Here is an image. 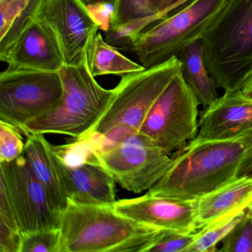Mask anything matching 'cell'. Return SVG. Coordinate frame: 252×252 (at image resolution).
<instances>
[{
    "instance_id": "13",
    "label": "cell",
    "mask_w": 252,
    "mask_h": 252,
    "mask_svg": "<svg viewBox=\"0 0 252 252\" xmlns=\"http://www.w3.org/2000/svg\"><path fill=\"white\" fill-rule=\"evenodd\" d=\"M0 60L10 70L60 72L65 65L54 36L36 18L25 27Z\"/></svg>"
},
{
    "instance_id": "21",
    "label": "cell",
    "mask_w": 252,
    "mask_h": 252,
    "mask_svg": "<svg viewBox=\"0 0 252 252\" xmlns=\"http://www.w3.org/2000/svg\"><path fill=\"white\" fill-rule=\"evenodd\" d=\"M246 208L235 211L197 231L195 240L189 246L186 252H215L217 245L225 238V236L241 219Z\"/></svg>"
},
{
    "instance_id": "7",
    "label": "cell",
    "mask_w": 252,
    "mask_h": 252,
    "mask_svg": "<svg viewBox=\"0 0 252 252\" xmlns=\"http://www.w3.org/2000/svg\"><path fill=\"white\" fill-rule=\"evenodd\" d=\"M199 104L181 70L157 98L138 132L171 156L197 136Z\"/></svg>"
},
{
    "instance_id": "19",
    "label": "cell",
    "mask_w": 252,
    "mask_h": 252,
    "mask_svg": "<svg viewBox=\"0 0 252 252\" xmlns=\"http://www.w3.org/2000/svg\"><path fill=\"white\" fill-rule=\"evenodd\" d=\"M88 69L94 77L104 75L124 76L141 71L145 67L125 57L120 50L109 44L101 33L93 35L86 51Z\"/></svg>"
},
{
    "instance_id": "33",
    "label": "cell",
    "mask_w": 252,
    "mask_h": 252,
    "mask_svg": "<svg viewBox=\"0 0 252 252\" xmlns=\"http://www.w3.org/2000/svg\"><path fill=\"white\" fill-rule=\"evenodd\" d=\"M179 0H169V6H170V5H173V4H175V2H178ZM168 6V7H169ZM167 7V8H168Z\"/></svg>"
},
{
    "instance_id": "5",
    "label": "cell",
    "mask_w": 252,
    "mask_h": 252,
    "mask_svg": "<svg viewBox=\"0 0 252 252\" xmlns=\"http://www.w3.org/2000/svg\"><path fill=\"white\" fill-rule=\"evenodd\" d=\"M181 70L177 57L141 71L122 76L92 132L119 141L138 132L154 103Z\"/></svg>"
},
{
    "instance_id": "22",
    "label": "cell",
    "mask_w": 252,
    "mask_h": 252,
    "mask_svg": "<svg viewBox=\"0 0 252 252\" xmlns=\"http://www.w3.org/2000/svg\"><path fill=\"white\" fill-rule=\"evenodd\" d=\"M222 252H252V202L241 219L221 241Z\"/></svg>"
},
{
    "instance_id": "26",
    "label": "cell",
    "mask_w": 252,
    "mask_h": 252,
    "mask_svg": "<svg viewBox=\"0 0 252 252\" xmlns=\"http://www.w3.org/2000/svg\"><path fill=\"white\" fill-rule=\"evenodd\" d=\"M114 5L115 14L112 26L158 13L150 0H115Z\"/></svg>"
},
{
    "instance_id": "16",
    "label": "cell",
    "mask_w": 252,
    "mask_h": 252,
    "mask_svg": "<svg viewBox=\"0 0 252 252\" xmlns=\"http://www.w3.org/2000/svg\"><path fill=\"white\" fill-rule=\"evenodd\" d=\"M252 202V177L231 181L195 199L197 231L226 215L247 207Z\"/></svg>"
},
{
    "instance_id": "17",
    "label": "cell",
    "mask_w": 252,
    "mask_h": 252,
    "mask_svg": "<svg viewBox=\"0 0 252 252\" xmlns=\"http://www.w3.org/2000/svg\"><path fill=\"white\" fill-rule=\"evenodd\" d=\"M23 154L46 189L54 206L63 212L68 205L69 200L51 158L49 142L42 134L28 135Z\"/></svg>"
},
{
    "instance_id": "25",
    "label": "cell",
    "mask_w": 252,
    "mask_h": 252,
    "mask_svg": "<svg viewBox=\"0 0 252 252\" xmlns=\"http://www.w3.org/2000/svg\"><path fill=\"white\" fill-rule=\"evenodd\" d=\"M196 232L183 233L163 230L147 252H186L195 240Z\"/></svg>"
},
{
    "instance_id": "29",
    "label": "cell",
    "mask_w": 252,
    "mask_h": 252,
    "mask_svg": "<svg viewBox=\"0 0 252 252\" xmlns=\"http://www.w3.org/2000/svg\"><path fill=\"white\" fill-rule=\"evenodd\" d=\"M191 1H192V0H179L178 2H175V4H173V5L168 7V8H166V9L156 13V14H155V17H156V21H160V20H163V19H165L166 17H169V15L173 14V13L179 11L180 9H181V8H184V6H186L187 4L189 3Z\"/></svg>"
},
{
    "instance_id": "12",
    "label": "cell",
    "mask_w": 252,
    "mask_h": 252,
    "mask_svg": "<svg viewBox=\"0 0 252 252\" xmlns=\"http://www.w3.org/2000/svg\"><path fill=\"white\" fill-rule=\"evenodd\" d=\"M115 209L125 216L144 225L159 229L183 233L197 231L195 219V199L156 196L116 200Z\"/></svg>"
},
{
    "instance_id": "23",
    "label": "cell",
    "mask_w": 252,
    "mask_h": 252,
    "mask_svg": "<svg viewBox=\"0 0 252 252\" xmlns=\"http://www.w3.org/2000/svg\"><path fill=\"white\" fill-rule=\"evenodd\" d=\"M60 228L36 230L22 234L20 252H60Z\"/></svg>"
},
{
    "instance_id": "28",
    "label": "cell",
    "mask_w": 252,
    "mask_h": 252,
    "mask_svg": "<svg viewBox=\"0 0 252 252\" xmlns=\"http://www.w3.org/2000/svg\"><path fill=\"white\" fill-rule=\"evenodd\" d=\"M21 237L20 231L0 224V252H20Z\"/></svg>"
},
{
    "instance_id": "32",
    "label": "cell",
    "mask_w": 252,
    "mask_h": 252,
    "mask_svg": "<svg viewBox=\"0 0 252 252\" xmlns=\"http://www.w3.org/2000/svg\"><path fill=\"white\" fill-rule=\"evenodd\" d=\"M84 1H85L87 5L88 4L96 3V2H111L115 3V0H84Z\"/></svg>"
},
{
    "instance_id": "8",
    "label": "cell",
    "mask_w": 252,
    "mask_h": 252,
    "mask_svg": "<svg viewBox=\"0 0 252 252\" xmlns=\"http://www.w3.org/2000/svg\"><path fill=\"white\" fill-rule=\"evenodd\" d=\"M63 95L60 72L6 69L0 74V121L22 131L55 109Z\"/></svg>"
},
{
    "instance_id": "24",
    "label": "cell",
    "mask_w": 252,
    "mask_h": 252,
    "mask_svg": "<svg viewBox=\"0 0 252 252\" xmlns=\"http://www.w3.org/2000/svg\"><path fill=\"white\" fill-rule=\"evenodd\" d=\"M20 131L16 126L0 121V162L12 161L24 153L26 143Z\"/></svg>"
},
{
    "instance_id": "20",
    "label": "cell",
    "mask_w": 252,
    "mask_h": 252,
    "mask_svg": "<svg viewBox=\"0 0 252 252\" xmlns=\"http://www.w3.org/2000/svg\"><path fill=\"white\" fill-rule=\"evenodd\" d=\"M47 0H5L0 2V56L36 16Z\"/></svg>"
},
{
    "instance_id": "27",
    "label": "cell",
    "mask_w": 252,
    "mask_h": 252,
    "mask_svg": "<svg viewBox=\"0 0 252 252\" xmlns=\"http://www.w3.org/2000/svg\"><path fill=\"white\" fill-rule=\"evenodd\" d=\"M88 8L93 20L98 25L99 30L107 32L111 27L115 14L114 2H99L88 4Z\"/></svg>"
},
{
    "instance_id": "18",
    "label": "cell",
    "mask_w": 252,
    "mask_h": 252,
    "mask_svg": "<svg viewBox=\"0 0 252 252\" xmlns=\"http://www.w3.org/2000/svg\"><path fill=\"white\" fill-rule=\"evenodd\" d=\"M181 63L183 76L199 104L209 107L218 98V85L209 73L203 55L202 40L184 48L178 55Z\"/></svg>"
},
{
    "instance_id": "10",
    "label": "cell",
    "mask_w": 252,
    "mask_h": 252,
    "mask_svg": "<svg viewBox=\"0 0 252 252\" xmlns=\"http://www.w3.org/2000/svg\"><path fill=\"white\" fill-rule=\"evenodd\" d=\"M0 187L9 198L21 234L60 228L62 212L54 206L24 154L12 161L0 162Z\"/></svg>"
},
{
    "instance_id": "3",
    "label": "cell",
    "mask_w": 252,
    "mask_h": 252,
    "mask_svg": "<svg viewBox=\"0 0 252 252\" xmlns=\"http://www.w3.org/2000/svg\"><path fill=\"white\" fill-rule=\"evenodd\" d=\"M202 45L205 64L218 88L241 91L252 76V0H228Z\"/></svg>"
},
{
    "instance_id": "4",
    "label": "cell",
    "mask_w": 252,
    "mask_h": 252,
    "mask_svg": "<svg viewBox=\"0 0 252 252\" xmlns=\"http://www.w3.org/2000/svg\"><path fill=\"white\" fill-rule=\"evenodd\" d=\"M63 85L60 104L44 116L26 124L22 132L60 134L80 138L92 132L107 109L114 89H105L95 80L87 64L64 65L60 71Z\"/></svg>"
},
{
    "instance_id": "2",
    "label": "cell",
    "mask_w": 252,
    "mask_h": 252,
    "mask_svg": "<svg viewBox=\"0 0 252 252\" xmlns=\"http://www.w3.org/2000/svg\"><path fill=\"white\" fill-rule=\"evenodd\" d=\"M163 230L125 216L113 205L69 200L62 212L60 252H147Z\"/></svg>"
},
{
    "instance_id": "30",
    "label": "cell",
    "mask_w": 252,
    "mask_h": 252,
    "mask_svg": "<svg viewBox=\"0 0 252 252\" xmlns=\"http://www.w3.org/2000/svg\"><path fill=\"white\" fill-rule=\"evenodd\" d=\"M150 2L158 12L166 9L169 5V0H150Z\"/></svg>"
},
{
    "instance_id": "15",
    "label": "cell",
    "mask_w": 252,
    "mask_h": 252,
    "mask_svg": "<svg viewBox=\"0 0 252 252\" xmlns=\"http://www.w3.org/2000/svg\"><path fill=\"white\" fill-rule=\"evenodd\" d=\"M49 151L69 200L84 204H114L116 181L99 163L69 166L53 151L51 143Z\"/></svg>"
},
{
    "instance_id": "9",
    "label": "cell",
    "mask_w": 252,
    "mask_h": 252,
    "mask_svg": "<svg viewBox=\"0 0 252 252\" xmlns=\"http://www.w3.org/2000/svg\"><path fill=\"white\" fill-rule=\"evenodd\" d=\"M96 157L122 188L136 194L151 189L172 161L170 155L140 132L124 137Z\"/></svg>"
},
{
    "instance_id": "31",
    "label": "cell",
    "mask_w": 252,
    "mask_h": 252,
    "mask_svg": "<svg viewBox=\"0 0 252 252\" xmlns=\"http://www.w3.org/2000/svg\"><path fill=\"white\" fill-rule=\"evenodd\" d=\"M241 91L244 95L252 99V76L245 84Z\"/></svg>"
},
{
    "instance_id": "11",
    "label": "cell",
    "mask_w": 252,
    "mask_h": 252,
    "mask_svg": "<svg viewBox=\"0 0 252 252\" xmlns=\"http://www.w3.org/2000/svg\"><path fill=\"white\" fill-rule=\"evenodd\" d=\"M36 18L54 36L65 65L85 60L90 39L99 30L84 0H47Z\"/></svg>"
},
{
    "instance_id": "1",
    "label": "cell",
    "mask_w": 252,
    "mask_h": 252,
    "mask_svg": "<svg viewBox=\"0 0 252 252\" xmlns=\"http://www.w3.org/2000/svg\"><path fill=\"white\" fill-rule=\"evenodd\" d=\"M172 158L165 175L147 193L194 200L239 178L252 177V132L229 140L194 138Z\"/></svg>"
},
{
    "instance_id": "14",
    "label": "cell",
    "mask_w": 252,
    "mask_h": 252,
    "mask_svg": "<svg viewBox=\"0 0 252 252\" xmlns=\"http://www.w3.org/2000/svg\"><path fill=\"white\" fill-rule=\"evenodd\" d=\"M195 138L229 140L252 132V99L241 91L225 92L203 108Z\"/></svg>"
},
{
    "instance_id": "6",
    "label": "cell",
    "mask_w": 252,
    "mask_h": 252,
    "mask_svg": "<svg viewBox=\"0 0 252 252\" xmlns=\"http://www.w3.org/2000/svg\"><path fill=\"white\" fill-rule=\"evenodd\" d=\"M228 0H192L137 38L131 52L145 68L167 61L202 40Z\"/></svg>"
}]
</instances>
